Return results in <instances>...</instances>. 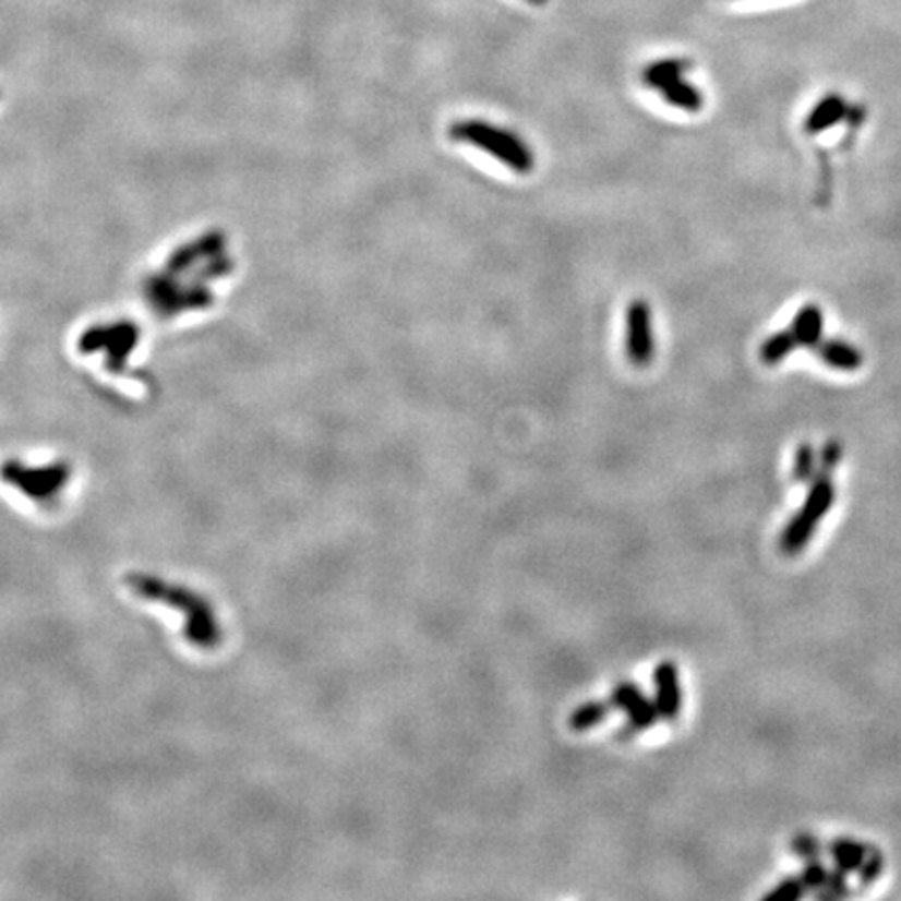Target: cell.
Instances as JSON below:
<instances>
[{
    "label": "cell",
    "mask_w": 901,
    "mask_h": 901,
    "mask_svg": "<svg viewBox=\"0 0 901 901\" xmlns=\"http://www.w3.org/2000/svg\"><path fill=\"white\" fill-rule=\"evenodd\" d=\"M125 587L143 599L164 603L171 610L180 612L187 620L184 637L190 645L199 649H215L221 645L224 630H221L219 620L215 616L214 605L207 601V597L194 593L176 582L164 580L155 574H143V572L128 574Z\"/></svg>",
    "instance_id": "1"
},
{
    "label": "cell",
    "mask_w": 901,
    "mask_h": 901,
    "mask_svg": "<svg viewBox=\"0 0 901 901\" xmlns=\"http://www.w3.org/2000/svg\"><path fill=\"white\" fill-rule=\"evenodd\" d=\"M449 134L453 141L474 144L478 148L486 151L489 155L497 157L498 161H503L518 173H530L534 167V157L522 139L491 123L464 119L450 125Z\"/></svg>",
    "instance_id": "2"
},
{
    "label": "cell",
    "mask_w": 901,
    "mask_h": 901,
    "mask_svg": "<svg viewBox=\"0 0 901 901\" xmlns=\"http://www.w3.org/2000/svg\"><path fill=\"white\" fill-rule=\"evenodd\" d=\"M72 474V466L68 461H55L32 468L17 459H7L0 466V478L11 489L20 491L24 497L40 505H50L52 501H57L70 484Z\"/></svg>",
    "instance_id": "3"
},
{
    "label": "cell",
    "mask_w": 901,
    "mask_h": 901,
    "mask_svg": "<svg viewBox=\"0 0 901 901\" xmlns=\"http://www.w3.org/2000/svg\"><path fill=\"white\" fill-rule=\"evenodd\" d=\"M144 297L148 305L155 309L161 317H173L176 313H182V311L207 309L214 305V292L209 290L207 283L194 280L192 285L182 286L167 269L153 274L144 280Z\"/></svg>",
    "instance_id": "4"
},
{
    "label": "cell",
    "mask_w": 901,
    "mask_h": 901,
    "mask_svg": "<svg viewBox=\"0 0 901 901\" xmlns=\"http://www.w3.org/2000/svg\"><path fill=\"white\" fill-rule=\"evenodd\" d=\"M139 340H141V328L134 322L121 320L113 324H95L80 334L77 351L84 356H93L105 349L107 368L119 374L125 370V361L136 349Z\"/></svg>",
    "instance_id": "5"
},
{
    "label": "cell",
    "mask_w": 901,
    "mask_h": 901,
    "mask_svg": "<svg viewBox=\"0 0 901 901\" xmlns=\"http://www.w3.org/2000/svg\"><path fill=\"white\" fill-rule=\"evenodd\" d=\"M612 706L616 710H622L626 713V733L637 735L640 731H647L651 726L658 724L660 712L653 699H649L642 690H640L635 683L624 681L617 683L616 687L612 688V697H610Z\"/></svg>",
    "instance_id": "6"
},
{
    "label": "cell",
    "mask_w": 901,
    "mask_h": 901,
    "mask_svg": "<svg viewBox=\"0 0 901 901\" xmlns=\"http://www.w3.org/2000/svg\"><path fill=\"white\" fill-rule=\"evenodd\" d=\"M653 349L651 309L642 299H637L626 311V356L637 368H645L653 359Z\"/></svg>",
    "instance_id": "7"
},
{
    "label": "cell",
    "mask_w": 901,
    "mask_h": 901,
    "mask_svg": "<svg viewBox=\"0 0 901 901\" xmlns=\"http://www.w3.org/2000/svg\"><path fill=\"white\" fill-rule=\"evenodd\" d=\"M226 249V237L224 232H207L203 237L190 240L189 244L178 247L171 257L166 262V269L169 274L178 276L182 272L190 269L192 265L201 262H209L217 255H221Z\"/></svg>",
    "instance_id": "8"
},
{
    "label": "cell",
    "mask_w": 901,
    "mask_h": 901,
    "mask_svg": "<svg viewBox=\"0 0 901 901\" xmlns=\"http://www.w3.org/2000/svg\"><path fill=\"white\" fill-rule=\"evenodd\" d=\"M653 685H656V706L660 718L665 722H674L683 710V688L678 678V668L674 662L665 660L653 670Z\"/></svg>",
    "instance_id": "9"
},
{
    "label": "cell",
    "mask_w": 901,
    "mask_h": 901,
    "mask_svg": "<svg viewBox=\"0 0 901 901\" xmlns=\"http://www.w3.org/2000/svg\"><path fill=\"white\" fill-rule=\"evenodd\" d=\"M822 328H825L822 311L814 308V305H807V308L797 311V315H795L789 333L793 334L795 345L814 347V345L822 338Z\"/></svg>",
    "instance_id": "10"
},
{
    "label": "cell",
    "mask_w": 901,
    "mask_h": 901,
    "mask_svg": "<svg viewBox=\"0 0 901 901\" xmlns=\"http://www.w3.org/2000/svg\"><path fill=\"white\" fill-rule=\"evenodd\" d=\"M660 93L664 96L668 105H672L676 109H683V111L695 113L704 107V95L683 77H676V80L668 82L665 86L660 88Z\"/></svg>",
    "instance_id": "11"
},
{
    "label": "cell",
    "mask_w": 901,
    "mask_h": 901,
    "mask_svg": "<svg viewBox=\"0 0 901 901\" xmlns=\"http://www.w3.org/2000/svg\"><path fill=\"white\" fill-rule=\"evenodd\" d=\"M688 68H690V61L687 59H662L642 70V82L660 91L668 82L683 77V73L687 72Z\"/></svg>",
    "instance_id": "12"
},
{
    "label": "cell",
    "mask_w": 901,
    "mask_h": 901,
    "mask_svg": "<svg viewBox=\"0 0 901 901\" xmlns=\"http://www.w3.org/2000/svg\"><path fill=\"white\" fill-rule=\"evenodd\" d=\"M614 710L612 701H601V699H593L589 704L578 706L572 716H569V729L576 733H585L589 729H593L597 724H601L610 713Z\"/></svg>",
    "instance_id": "13"
},
{
    "label": "cell",
    "mask_w": 901,
    "mask_h": 901,
    "mask_svg": "<svg viewBox=\"0 0 901 901\" xmlns=\"http://www.w3.org/2000/svg\"><path fill=\"white\" fill-rule=\"evenodd\" d=\"M820 353H822L825 363L832 370H839V372H854L862 363L860 351L855 349L854 345H848L843 340H830L822 347Z\"/></svg>",
    "instance_id": "14"
},
{
    "label": "cell",
    "mask_w": 901,
    "mask_h": 901,
    "mask_svg": "<svg viewBox=\"0 0 901 901\" xmlns=\"http://www.w3.org/2000/svg\"><path fill=\"white\" fill-rule=\"evenodd\" d=\"M795 347H797V345H795V340H793V334L789 333V331H786V333H777L761 345L759 359H761L766 365H777V363L783 361L784 357L789 356Z\"/></svg>",
    "instance_id": "15"
},
{
    "label": "cell",
    "mask_w": 901,
    "mask_h": 901,
    "mask_svg": "<svg viewBox=\"0 0 901 901\" xmlns=\"http://www.w3.org/2000/svg\"><path fill=\"white\" fill-rule=\"evenodd\" d=\"M232 267H235L232 260H228V257L221 253V255H217L214 260L205 262V265H203V267L199 269V274H196V280H199V283H209V280L224 278V276H228V274L232 272Z\"/></svg>",
    "instance_id": "16"
},
{
    "label": "cell",
    "mask_w": 901,
    "mask_h": 901,
    "mask_svg": "<svg viewBox=\"0 0 901 901\" xmlns=\"http://www.w3.org/2000/svg\"><path fill=\"white\" fill-rule=\"evenodd\" d=\"M526 2H530V4H534V7H543V4H546V0H526Z\"/></svg>",
    "instance_id": "17"
}]
</instances>
